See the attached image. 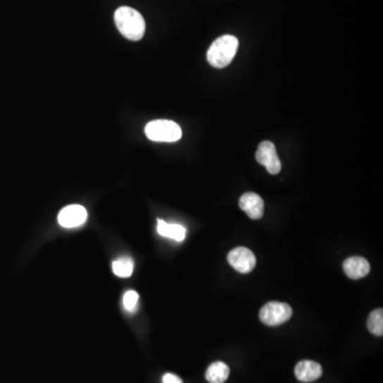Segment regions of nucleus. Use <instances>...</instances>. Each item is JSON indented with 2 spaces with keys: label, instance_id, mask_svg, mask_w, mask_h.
Listing matches in <instances>:
<instances>
[{
  "label": "nucleus",
  "instance_id": "f257e3e1",
  "mask_svg": "<svg viewBox=\"0 0 383 383\" xmlns=\"http://www.w3.org/2000/svg\"><path fill=\"white\" fill-rule=\"evenodd\" d=\"M118 31L130 41H139L144 37L146 24L143 16L130 7H120L114 14Z\"/></svg>",
  "mask_w": 383,
  "mask_h": 383
},
{
  "label": "nucleus",
  "instance_id": "f03ea898",
  "mask_svg": "<svg viewBox=\"0 0 383 383\" xmlns=\"http://www.w3.org/2000/svg\"><path fill=\"white\" fill-rule=\"evenodd\" d=\"M239 48V39L233 35H222L213 42L207 54L208 62L215 68L228 66Z\"/></svg>",
  "mask_w": 383,
  "mask_h": 383
},
{
  "label": "nucleus",
  "instance_id": "7ed1b4c3",
  "mask_svg": "<svg viewBox=\"0 0 383 383\" xmlns=\"http://www.w3.org/2000/svg\"><path fill=\"white\" fill-rule=\"evenodd\" d=\"M145 134L151 141L172 143L181 139L182 130L172 120H157L146 125Z\"/></svg>",
  "mask_w": 383,
  "mask_h": 383
},
{
  "label": "nucleus",
  "instance_id": "20e7f679",
  "mask_svg": "<svg viewBox=\"0 0 383 383\" xmlns=\"http://www.w3.org/2000/svg\"><path fill=\"white\" fill-rule=\"evenodd\" d=\"M292 308L287 303L272 301L262 308L259 318L263 324L274 327L287 322L292 318Z\"/></svg>",
  "mask_w": 383,
  "mask_h": 383
},
{
  "label": "nucleus",
  "instance_id": "39448f33",
  "mask_svg": "<svg viewBox=\"0 0 383 383\" xmlns=\"http://www.w3.org/2000/svg\"><path fill=\"white\" fill-rule=\"evenodd\" d=\"M229 264L241 274H249L257 264V259L251 249L246 247H237L229 253Z\"/></svg>",
  "mask_w": 383,
  "mask_h": 383
},
{
  "label": "nucleus",
  "instance_id": "423d86ee",
  "mask_svg": "<svg viewBox=\"0 0 383 383\" xmlns=\"http://www.w3.org/2000/svg\"><path fill=\"white\" fill-rule=\"evenodd\" d=\"M256 159L258 163L265 166L270 174L277 175L281 170V162L277 155L276 147L272 142L264 141L258 147Z\"/></svg>",
  "mask_w": 383,
  "mask_h": 383
},
{
  "label": "nucleus",
  "instance_id": "0eeeda50",
  "mask_svg": "<svg viewBox=\"0 0 383 383\" xmlns=\"http://www.w3.org/2000/svg\"><path fill=\"white\" fill-rule=\"evenodd\" d=\"M87 220V211L80 205H70L60 211L58 222L64 228H77Z\"/></svg>",
  "mask_w": 383,
  "mask_h": 383
},
{
  "label": "nucleus",
  "instance_id": "6e6552de",
  "mask_svg": "<svg viewBox=\"0 0 383 383\" xmlns=\"http://www.w3.org/2000/svg\"><path fill=\"white\" fill-rule=\"evenodd\" d=\"M239 208L251 218L260 220L264 213V201L256 193H245L239 199Z\"/></svg>",
  "mask_w": 383,
  "mask_h": 383
},
{
  "label": "nucleus",
  "instance_id": "1a4fd4ad",
  "mask_svg": "<svg viewBox=\"0 0 383 383\" xmlns=\"http://www.w3.org/2000/svg\"><path fill=\"white\" fill-rule=\"evenodd\" d=\"M322 368L318 362L303 360L295 368V376L301 382H312L322 377Z\"/></svg>",
  "mask_w": 383,
  "mask_h": 383
},
{
  "label": "nucleus",
  "instance_id": "9d476101",
  "mask_svg": "<svg viewBox=\"0 0 383 383\" xmlns=\"http://www.w3.org/2000/svg\"><path fill=\"white\" fill-rule=\"evenodd\" d=\"M343 268H344L347 277L353 280L363 278V277L368 276V272H370V263L368 260L362 257L349 258L345 260Z\"/></svg>",
  "mask_w": 383,
  "mask_h": 383
},
{
  "label": "nucleus",
  "instance_id": "9b49d317",
  "mask_svg": "<svg viewBox=\"0 0 383 383\" xmlns=\"http://www.w3.org/2000/svg\"><path fill=\"white\" fill-rule=\"evenodd\" d=\"M157 231L162 237H170L177 242H182L187 234L184 227L178 224H168L162 220H158Z\"/></svg>",
  "mask_w": 383,
  "mask_h": 383
},
{
  "label": "nucleus",
  "instance_id": "f8f14e48",
  "mask_svg": "<svg viewBox=\"0 0 383 383\" xmlns=\"http://www.w3.org/2000/svg\"><path fill=\"white\" fill-rule=\"evenodd\" d=\"M230 370L224 362H214L208 368L206 379L210 383H224L228 379Z\"/></svg>",
  "mask_w": 383,
  "mask_h": 383
},
{
  "label": "nucleus",
  "instance_id": "ddd939ff",
  "mask_svg": "<svg viewBox=\"0 0 383 383\" xmlns=\"http://www.w3.org/2000/svg\"><path fill=\"white\" fill-rule=\"evenodd\" d=\"M133 268H134V263H133V260L129 257L120 258L112 263V270H113L114 274L120 278L130 277L132 275Z\"/></svg>",
  "mask_w": 383,
  "mask_h": 383
},
{
  "label": "nucleus",
  "instance_id": "4468645a",
  "mask_svg": "<svg viewBox=\"0 0 383 383\" xmlns=\"http://www.w3.org/2000/svg\"><path fill=\"white\" fill-rule=\"evenodd\" d=\"M368 328L370 333L377 337L383 335V310L377 309L368 316Z\"/></svg>",
  "mask_w": 383,
  "mask_h": 383
},
{
  "label": "nucleus",
  "instance_id": "2eb2a0df",
  "mask_svg": "<svg viewBox=\"0 0 383 383\" xmlns=\"http://www.w3.org/2000/svg\"><path fill=\"white\" fill-rule=\"evenodd\" d=\"M139 299V294L135 291L130 290L125 293L124 299H123V305H124L125 309L130 313L137 311Z\"/></svg>",
  "mask_w": 383,
  "mask_h": 383
},
{
  "label": "nucleus",
  "instance_id": "dca6fc26",
  "mask_svg": "<svg viewBox=\"0 0 383 383\" xmlns=\"http://www.w3.org/2000/svg\"><path fill=\"white\" fill-rule=\"evenodd\" d=\"M162 381H163V383H183L182 380L177 375L170 374V372L164 375Z\"/></svg>",
  "mask_w": 383,
  "mask_h": 383
}]
</instances>
